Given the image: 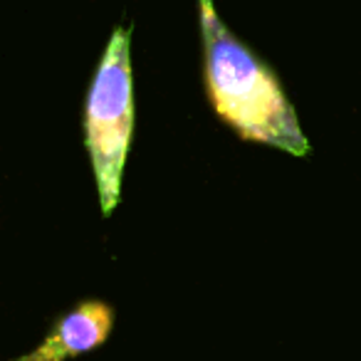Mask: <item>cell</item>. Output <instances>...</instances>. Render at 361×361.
I'll return each instance as SVG.
<instances>
[{"instance_id": "6da1fadb", "label": "cell", "mask_w": 361, "mask_h": 361, "mask_svg": "<svg viewBox=\"0 0 361 361\" xmlns=\"http://www.w3.org/2000/svg\"><path fill=\"white\" fill-rule=\"evenodd\" d=\"M198 23L213 111L240 139L292 156L310 154V139L280 77L228 30L213 0H198Z\"/></svg>"}, {"instance_id": "7a4b0ae2", "label": "cell", "mask_w": 361, "mask_h": 361, "mask_svg": "<svg viewBox=\"0 0 361 361\" xmlns=\"http://www.w3.org/2000/svg\"><path fill=\"white\" fill-rule=\"evenodd\" d=\"M134 131L131 27L116 25L97 62L85 106V146L94 173L99 211L109 218L121 201V180Z\"/></svg>"}, {"instance_id": "3957f363", "label": "cell", "mask_w": 361, "mask_h": 361, "mask_svg": "<svg viewBox=\"0 0 361 361\" xmlns=\"http://www.w3.org/2000/svg\"><path fill=\"white\" fill-rule=\"evenodd\" d=\"M111 326L114 310L102 300H87L62 314L50 326L42 344L13 361H67L104 344L111 334Z\"/></svg>"}]
</instances>
